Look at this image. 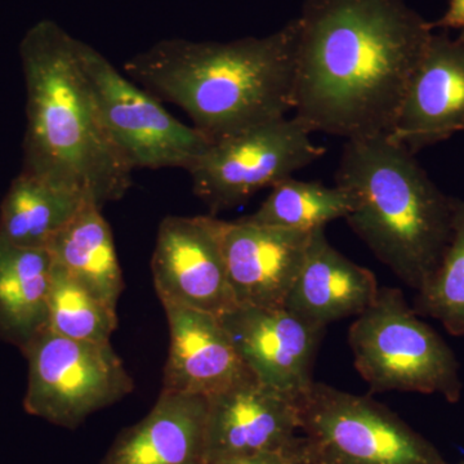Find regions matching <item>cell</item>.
<instances>
[{
	"label": "cell",
	"instance_id": "cell-1",
	"mask_svg": "<svg viewBox=\"0 0 464 464\" xmlns=\"http://www.w3.org/2000/svg\"><path fill=\"white\" fill-rule=\"evenodd\" d=\"M295 20L293 116L346 141L389 136L431 23L405 0H306Z\"/></svg>",
	"mask_w": 464,
	"mask_h": 464
},
{
	"label": "cell",
	"instance_id": "cell-2",
	"mask_svg": "<svg viewBox=\"0 0 464 464\" xmlns=\"http://www.w3.org/2000/svg\"><path fill=\"white\" fill-rule=\"evenodd\" d=\"M295 20L270 35L237 41L166 39L124 63L134 83L186 112L218 142L288 118L295 110Z\"/></svg>",
	"mask_w": 464,
	"mask_h": 464
},
{
	"label": "cell",
	"instance_id": "cell-3",
	"mask_svg": "<svg viewBox=\"0 0 464 464\" xmlns=\"http://www.w3.org/2000/svg\"><path fill=\"white\" fill-rule=\"evenodd\" d=\"M26 90L21 172L81 192L103 208L123 199L133 167L112 140L76 54V39L43 20L20 44Z\"/></svg>",
	"mask_w": 464,
	"mask_h": 464
},
{
	"label": "cell",
	"instance_id": "cell-4",
	"mask_svg": "<svg viewBox=\"0 0 464 464\" xmlns=\"http://www.w3.org/2000/svg\"><path fill=\"white\" fill-rule=\"evenodd\" d=\"M335 185L353 199L351 230L409 288L422 289L450 240L454 198L389 136L346 141Z\"/></svg>",
	"mask_w": 464,
	"mask_h": 464
},
{
	"label": "cell",
	"instance_id": "cell-5",
	"mask_svg": "<svg viewBox=\"0 0 464 464\" xmlns=\"http://www.w3.org/2000/svg\"><path fill=\"white\" fill-rule=\"evenodd\" d=\"M348 343L357 372L373 392L441 395L451 404L462 396L456 353L398 288H380L351 324Z\"/></svg>",
	"mask_w": 464,
	"mask_h": 464
},
{
	"label": "cell",
	"instance_id": "cell-6",
	"mask_svg": "<svg viewBox=\"0 0 464 464\" xmlns=\"http://www.w3.org/2000/svg\"><path fill=\"white\" fill-rule=\"evenodd\" d=\"M301 432L320 464H445L438 448L371 396L315 382L298 400Z\"/></svg>",
	"mask_w": 464,
	"mask_h": 464
},
{
	"label": "cell",
	"instance_id": "cell-7",
	"mask_svg": "<svg viewBox=\"0 0 464 464\" xmlns=\"http://www.w3.org/2000/svg\"><path fill=\"white\" fill-rule=\"evenodd\" d=\"M27 414L74 430L134 389L111 343L76 341L45 329L24 348Z\"/></svg>",
	"mask_w": 464,
	"mask_h": 464
},
{
	"label": "cell",
	"instance_id": "cell-8",
	"mask_svg": "<svg viewBox=\"0 0 464 464\" xmlns=\"http://www.w3.org/2000/svg\"><path fill=\"white\" fill-rule=\"evenodd\" d=\"M76 54L106 128L133 169L188 170L209 148L203 133L170 115L99 51L76 39Z\"/></svg>",
	"mask_w": 464,
	"mask_h": 464
},
{
	"label": "cell",
	"instance_id": "cell-9",
	"mask_svg": "<svg viewBox=\"0 0 464 464\" xmlns=\"http://www.w3.org/2000/svg\"><path fill=\"white\" fill-rule=\"evenodd\" d=\"M297 118H284L210 143L190 167L192 190L213 215L246 203L315 163L325 149Z\"/></svg>",
	"mask_w": 464,
	"mask_h": 464
},
{
	"label": "cell",
	"instance_id": "cell-10",
	"mask_svg": "<svg viewBox=\"0 0 464 464\" xmlns=\"http://www.w3.org/2000/svg\"><path fill=\"white\" fill-rule=\"evenodd\" d=\"M224 221L215 216H168L159 225L152 282L163 306L221 316L235 307L224 248Z\"/></svg>",
	"mask_w": 464,
	"mask_h": 464
},
{
	"label": "cell",
	"instance_id": "cell-11",
	"mask_svg": "<svg viewBox=\"0 0 464 464\" xmlns=\"http://www.w3.org/2000/svg\"><path fill=\"white\" fill-rule=\"evenodd\" d=\"M218 317L259 382L297 400L307 392L325 326L285 307L235 306Z\"/></svg>",
	"mask_w": 464,
	"mask_h": 464
},
{
	"label": "cell",
	"instance_id": "cell-12",
	"mask_svg": "<svg viewBox=\"0 0 464 464\" xmlns=\"http://www.w3.org/2000/svg\"><path fill=\"white\" fill-rule=\"evenodd\" d=\"M299 431L298 400L250 378L208 398L207 464L280 453Z\"/></svg>",
	"mask_w": 464,
	"mask_h": 464
},
{
	"label": "cell",
	"instance_id": "cell-13",
	"mask_svg": "<svg viewBox=\"0 0 464 464\" xmlns=\"http://www.w3.org/2000/svg\"><path fill=\"white\" fill-rule=\"evenodd\" d=\"M313 232L224 221L222 248L235 306L284 307Z\"/></svg>",
	"mask_w": 464,
	"mask_h": 464
},
{
	"label": "cell",
	"instance_id": "cell-14",
	"mask_svg": "<svg viewBox=\"0 0 464 464\" xmlns=\"http://www.w3.org/2000/svg\"><path fill=\"white\" fill-rule=\"evenodd\" d=\"M464 132V43L433 34L389 134L417 154Z\"/></svg>",
	"mask_w": 464,
	"mask_h": 464
},
{
	"label": "cell",
	"instance_id": "cell-15",
	"mask_svg": "<svg viewBox=\"0 0 464 464\" xmlns=\"http://www.w3.org/2000/svg\"><path fill=\"white\" fill-rule=\"evenodd\" d=\"M163 307L169 326V353L161 391L209 398L256 378L218 316L182 306Z\"/></svg>",
	"mask_w": 464,
	"mask_h": 464
},
{
	"label": "cell",
	"instance_id": "cell-16",
	"mask_svg": "<svg viewBox=\"0 0 464 464\" xmlns=\"http://www.w3.org/2000/svg\"><path fill=\"white\" fill-rule=\"evenodd\" d=\"M378 292L375 275L338 252L326 239L325 228H317L284 307L326 328L364 313Z\"/></svg>",
	"mask_w": 464,
	"mask_h": 464
},
{
	"label": "cell",
	"instance_id": "cell-17",
	"mask_svg": "<svg viewBox=\"0 0 464 464\" xmlns=\"http://www.w3.org/2000/svg\"><path fill=\"white\" fill-rule=\"evenodd\" d=\"M208 398L161 391L143 420L119 433L100 464H207Z\"/></svg>",
	"mask_w": 464,
	"mask_h": 464
},
{
	"label": "cell",
	"instance_id": "cell-18",
	"mask_svg": "<svg viewBox=\"0 0 464 464\" xmlns=\"http://www.w3.org/2000/svg\"><path fill=\"white\" fill-rule=\"evenodd\" d=\"M52 268L47 249L0 239V341L23 351L48 328Z\"/></svg>",
	"mask_w": 464,
	"mask_h": 464
},
{
	"label": "cell",
	"instance_id": "cell-19",
	"mask_svg": "<svg viewBox=\"0 0 464 464\" xmlns=\"http://www.w3.org/2000/svg\"><path fill=\"white\" fill-rule=\"evenodd\" d=\"M47 250L54 265L116 307L124 290V279L102 208L87 204L54 235Z\"/></svg>",
	"mask_w": 464,
	"mask_h": 464
},
{
	"label": "cell",
	"instance_id": "cell-20",
	"mask_svg": "<svg viewBox=\"0 0 464 464\" xmlns=\"http://www.w3.org/2000/svg\"><path fill=\"white\" fill-rule=\"evenodd\" d=\"M87 204L81 192L20 172L0 204V239L24 248L47 249L54 235Z\"/></svg>",
	"mask_w": 464,
	"mask_h": 464
},
{
	"label": "cell",
	"instance_id": "cell-21",
	"mask_svg": "<svg viewBox=\"0 0 464 464\" xmlns=\"http://www.w3.org/2000/svg\"><path fill=\"white\" fill-rule=\"evenodd\" d=\"M261 207L246 216L256 224L285 230L313 232L335 219L346 218L353 199L341 186L333 188L317 181H299L293 177L270 188Z\"/></svg>",
	"mask_w": 464,
	"mask_h": 464
},
{
	"label": "cell",
	"instance_id": "cell-22",
	"mask_svg": "<svg viewBox=\"0 0 464 464\" xmlns=\"http://www.w3.org/2000/svg\"><path fill=\"white\" fill-rule=\"evenodd\" d=\"M116 328V307L53 264L47 329L72 340L109 343Z\"/></svg>",
	"mask_w": 464,
	"mask_h": 464
},
{
	"label": "cell",
	"instance_id": "cell-23",
	"mask_svg": "<svg viewBox=\"0 0 464 464\" xmlns=\"http://www.w3.org/2000/svg\"><path fill=\"white\" fill-rule=\"evenodd\" d=\"M418 315L438 320L454 337L464 335V200L454 198L450 240L435 273L418 290Z\"/></svg>",
	"mask_w": 464,
	"mask_h": 464
},
{
	"label": "cell",
	"instance_id": "cell-24",
	"mask_svg": "<svg viewBox=\"0 0 464 464\" xmlns=\"http://www.w3.org/2000/svg\"><path fill=\"white\" fill-rule=\"evenodd\" d=\"M432 29H464V0H450L444 16L431 23Z\"/></svg>",
	"mask_w": 464,
	"mask_h": 464
},
{
	"label": "cell",
	"instance_id": "cell-25",
	"mask_svg": "<svg viewBox=\"0 0 464 464\" xmlns=\"http://www.w3.org/2000/svg\"><path fill=\"white\" fill-rule=\"evenodd\" d=\"M284 464H320L313 450L308 447L304 436H297L286 450V459Z\"/></svg>",
	"mask_w": 464,
	"mask_h": 464
},
{
	"label": "cell",
	"instance_id": "cell-26",
	"mask_svg": "<svg viewBox=\"0 0 464 464\" xmlns=\"http://www.w3.org/2000/svg\"><path fill=\"white\" fill-rule=\"evenodd\" d=\"M288 448H286L284 451H280V453L265 454V456L252 458H243V459L225 460V462L215 464H284L285 463L286 450H288Z\"/></svg>",
	"mask_w": 464,
	"mask_h": 464
},
{
	"label": "cell",
	"instance_id": "cell-27",
	"mask_svg": "<svg viewBox=\"0 0 464 464\" xmlns=\"http://www.w3.org/2000/svg\"><path fill=\"white\" fill-rule=\"evenodd\" d=\"M459 41H462L464 43V29L462 30V33H460V35H459Z\"/></svg>",
	"mask_w": 464,
	"mask_h": 464
},
{
	"label": "cell",
	"instance_id": "cell-28",
	"mask_svg": "<svg viewBox=\"0 0 464 464\" xmlns=\"http://www.w3.org/2000/svg\"><path fill=\"white\" fill-rule=\"evenodd\" d=\"M445 464H464V462H458V463H445Z\"/></svg>",
	"mask_w": 464,
	"mask_h": 464
}]
</instances>
